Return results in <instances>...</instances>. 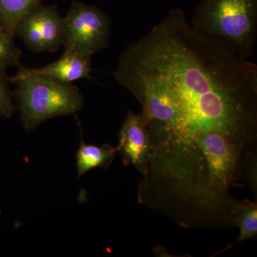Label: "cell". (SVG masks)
Wrapping results in <instances>:
<instances>
[{
    "mask_svg": "<svg viewBox=\"0 0 257 257\" xmlns=\"http://www.w3.org/2000/svg\"><path fill=\"white\" fill-rule=\"evenodd\" d=\"M91 58L79 55L72 50H64L59 60L41 68H27L20 66L18 73L8 77L9 82H14L28 76L37 75L72 83L77 79H91Z\"/></svg>",
    "mask_w": 257,
    "mask_h": 257,
    "instance_id": "52a82bcc",
    "label": "cell"
},
{
    "mask_svg": "<svg viewBox=\"0 0 257 257\" xmlns=\"http://www.w3.org/2000/svg\"><path fill=\"white\" fill-rule=\"evenodd\" d=\"M13 83L17 87L12 94L27 131H32L50 118L75 114L84 105L82 92L72 83L37 75Z\"/></svg>",
    "mask_w": 257,
    "mask_h": 257,
    "instance_id": "3957f363",
    "label": "cell"
},
{
    "mask_svg": "<svg viewBox=\"0 0 257 257\" xmlns=\"http://www.w3.org/2000/svg\"><path fill=\"white\" fill-rule=\"evenodd\" d=\"M6 69L0 67V117H10L14 112L13 94L8 86V76L5 73Z\"/></svg>",
    "mask_w": 257,
    "mask_h": 257,
    "instance_id": "7c38bea8",
    "label": "cell"
},
{
    "mask_svg": "<svg viewBox=\"0 0 257 257\" xmlns=\"http://www.w3.org/2000/svg\"><path fill=\"white\" fill-rule=\"evenodd\" d=\"M232 226L239 229V235L232 244H230L218 253L224 252L226 249L231 248L235 244L241 241L252 239L257 234V204L249 200L236 203L231 212Z\"/></svg>",
    "mask_w": 257,
    "mask_h": 257,
    "instance_id": "9c48e42d",
    "label": "cell"
},
{
    "mask_svg": "<svg viewBox=\"0 0 257 257\" xmlns=\"http://www.w3.org/2000/svg\"><path fill=\"white\" fill-rule=\"evenodd\" d=\"M191 25L203 36L250 60L256 41L257 0H203Z\"/></svg>",
    "mask_w": 257,
    "mask_h": 257,
    "instance_id": "7a4b0ae2",
    "label": "cell"
},
{
    "mask_svg": "<svg viewBox=\"0 0 257 257\" xmlns=\"http://www.w3.org/2000/svg\"><path fill=\"white\" fill-rule=\"evenodd\" d=\"M110 29L109 17L99 8L74 2L64 18V50L92 58L108 46Z\"/></svg>",
    "mask_w": 257,
    "mask_h": 257,
    "instance_id": "277c9868",
    "label": "cell"
},
{
    "mask_svg": "<svg viewBox=\"0 0 257 257\" xmlns=\"http://www.w3.org/2000/svg\"><path fill=\"white\" fill-rule=\"evenodd\" d=\"M15 36L34 52H54L63 45L64 18L56 7L40 5L18 24Z\"/></svg>",
    "mask_w": 257,
    "mask_h": 257,
    "instance_id": "5b68a950",
    "label": "cell"
},
{
    "mask_svg": "<svg viewBox=\"0 0 257 257\" xmlns=\"http://www.w3.org/2000/svg\"><path fill=\"white\" fill-rule=\"evenodd\" d=\"M116 82L141 104L153 150L182 155L211 134L247 147L257 137V66L171 11L126 47Z\"/></svg>",
    "mask_w": 257,
    "mask_h": 257,
    "instance_id": "6da1fadb",
    "label": "cell"
},
{
    "mask_svg": "<svg viewBox=\"0 0 257 257\" xmlns=\"http://www.w3.org/2000/svg\"><path fill=\"white\" fill-rule=\"evenodd\" d=\"M116 148L107 144L101 146L89 145L82 138L76 159H77V179L82 177L92 169L99 167L107 169L114 160Z\"/></svg>",
    "mask_w": 257,
    "mask_h": 257,
    "instance_id": "ba28073f",
    "label": "cell"
},
{
    "mask_svg": "<svg viewBox=\"0 0 257 257\" xmlns=\"http://www.w3.org/2000/svg\"><path fill=\"white\" fill-rule=\"evenodd\" d=\"M21 55V50L15 45L13 37L0 25V67H20Z\"/></svg>",
    "mask_w": 257,
    "mask_h": 257,
    "instance_id": "8fae6325",
    "label": "cell"
},
{
    "mask_svg": "<svg viewBox=\"0 0 257 257\" xmlns=\"http://www.w3.org/2000/svg\"><path fill=\"white\" fill-rule=\"evenodd\" d=\"M41 0H0V25L13 37L18 24L32 10L40 5Z\"/></svg>",
    "mask_w": 257,
    "mask_h": 257,
    "instance_id": "30bf717a",
    "label": "cell"
},
{
    "mask_svg": "<svg viewBox=\"0 0 257 257\" xmlns=\"http://www.w3.org/2000/svg\"><path fill=\"white\" fill-rule=\"evenodd\" d=\"M1 213H2V211H1V209H0V214H1Z\"/></svg>",
    "mask_w": 257,
    "mask_h": 257,
    "instance_id": "4fadbf2b",
    "label": "cell"
},
{
    "mask_svg": "<svg viewBox=\"0 0 257 257\" xmlns=\"http://www.w3.org/2000/svg\"><path fill=\"white\" fill-rule=\"evenodd\" d=\"M116 152L122 157L125 165H133L147 175L152 157L150 132L143 116L128 111L126 119L119 132Z\"/></svg>",
    "mask_w": 257,
    "mask_h": 257,
    "instance_id": "8992f818",
    "label": "cell"
}]
</instances>
